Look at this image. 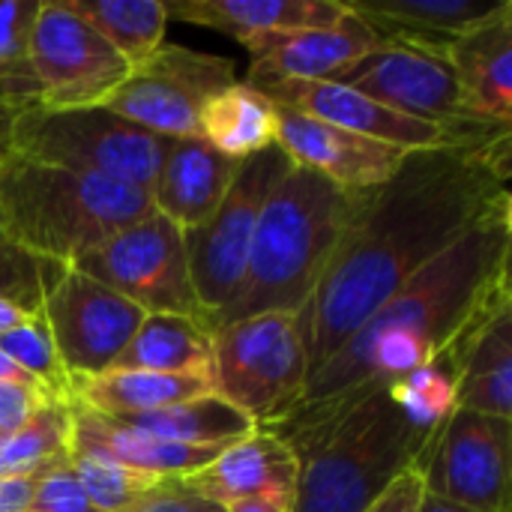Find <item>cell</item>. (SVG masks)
<instances>
[{"label": "cell", "mask_w": 512, "mask_h": 512, "mask_svg": "<svg viewBox=\"0 0 512 512\" xmlns=\"http://www.w3.org/2000/svg\"><path fill=\"white\" fill-rule=\"evenodd\" d=\"M510 144V132H495L408 150L387 183L366 189L303 309L309 378L408 279L512 210Z\"/></svg>", "instance_id": "obj_1"}, {"label": "cell", "mask_w": 512, "mask_h": 512, "mask_svg": "<svg viewBox=\"0 0 512 512\" xmlns=\"http://www.w3.org/2000/svg\"><path fill=\"white\" fill-rule=\"evenodd\" d=\"M510 255L512 210H507L468 231L378 306L306 381L294 411L267 432L291 447L420 369L447 366L459 378L468 342L512 300Z\"/></svg>", "instance_id": "obj_2"}, {"label": "cell", "mask_w": 512, "mask_h": 512, "mask_svg": "<svg viewBox=\"0 0 512 512\" xmlns=\"http://www.w3.org/2000/svg\"><path fill=\"white\" fill-rule=\"evenodd\" d=\"M363 195L291 162L261 207L243 285L207 330L264 312H303Z\"/></svg>", "instance_id": "obj_3"}, {"label": "cell", "mask_w": 512, "mask_h": 512, "mask_svg": "<svg viewBox=\"0 0 512 512\" xmlns=\"http://www.w3.org/2000/svg\"><path fill=\"white\" fill-rule=\"evenodd\" d=\"M444 423L417 417L399 384L366 396L291 444L300 471L288 512H366L405 471L426 468Z\"/></svg>", "instance_id": "obj_4"}, {"label": "cell", "mask_w": 512, "mask_h": 512, "mask_svg": "<svg viewBox=\"0 0 512 512\" xmlns=\"http://www.w3.org/2000/svg\"><path fill=\"white\" fill-rule=\"evenodd\" d=\"M153 213L144 189L99 174L9 156L0 171V225L12 246L54 264L81 255Z\"/></svg>", "instance_id": "obj_5"}, {"label": "cell", "mask_w": 512, "mask_h": 512, "mask_svg": "<svg viewBox=\"0 0 512 512\" xmlns=\"http://www.w3.org/2000/svg\"><path fill=\"white\" fill-rule=\"evenodd\" d=\"M213 336V393L243 411L255 429L288 417L309 378L306 315L264 312L225 324Z\"/></svg>", "instance_id": "obj_6"}, {"label": "cell", "mask_w": 512, "mask_h": 512, "mask_svg": "<svg viewBox=\"0 0 512 512\" xmlns=\"http://www.w3.org/2000/svg\"><path fill=\"white\" fill-rule=\"evenodd\" d=\"M171 138L153 135L105 105L24 108L12 129V153L39 165L99 174L150 195Z\"/></svg>", "instance_id": "obj_7"}, {"label": "cell", "mask_w": 512, "mask_h": 512, "mask_svg": "<svg viewBox=\"0 0 512 512\" xmlns=\"http://www.w3.org/2000/svg\"><path fill=\"white\" fill-rule=\"evenodd\" d=\"M288 168L291 159L279 144L243 159L210 219H204L198 228L183 231L189 279L201 306L204 327L237 297L246 276V258L261 207Z\"/></svg>", "instance_id": "obj_8"}, {"label": "cell", "mask_w": 512, "mask_h": 512, "mask_svg": "<svg viewBox=\"0 0 512 512\" xmlns=\"http://www.w3.org/2000/svg\"><path fill=\"white\" fill-rule=\"evenodd\" d=\"M333 81L405 117L435 123L453 141L510 132L507 123H492L474 114L444 51L429 45L381 39L375 51L363 54Z\"/></svg>", "instance_id": "obj_9"}, {"label": "cell", "mask_w": 512, "mask_h": 512, "mask_svg": "<svg viewBox=\"0 0 512 512\" xmlns=\"http://www.w3.org/2000/svg\"><path fill=\"white\" fill-rule=\"evenodd\" d=\"M39 315L54 339L72 387L111 372L144 318V312L126 297L81 270L54 261H42Z\"/></svg>", "instance_id": "obj_10"}, {"label": "cell", "mask_w": 512, "mask_h": 512, "mask_svg": "<svg viewBox=\"0 0 512 512\" xmlns=\"http://www.w3.org/2000/svg\"><path fill=\"white\" fill-rule=\"evenodd\" d=\"M72 267L126 297L144 315L159 312L201 321L183 231L156 210L81 255Z\"/></svg>", "instance_id": "obj_11"}, {"label": "cell", "mask_w": 512, "mask_h": 512, "mask_svg": "<svg viewBox=\"0 0 512 512\" xmlns=\"http://www.w3.org/2000/svg\"><path fill=\"white\" fill-rule=\"evenodd\" d=\"M234 81V60L186 45H162L153 57L132 66L102 105L153 135L198 138L204 105Z\"/></svg>", "instance_id": "obj_12"}, {"label": "cell", "mask_w": 512, "mask_h": 512, "mask_svg": "<svg viewBox=\"0 0 512 512\" xmlns=\"http://www.w3.org/2000/svg\"><path fill=\"white\" fill-rule=\"evenodd\" d=\"M30 66L39 105H102L129 75L114 45L84 21L69 0H42L30 33Z\"/></svg>", "instance_id": "obj_13"}, {"label": "cell", "mask_w": 512, "mask_h": 512, "mask_svg": "<svg viewBox=\"0 0 512 512\" xmlns=\"http://www.w3.org/2000/svg\"><path fill=\"white\" fill-rule=\"evenodd\" d=\"M512 420L453 408L423 468L426 495L477 512L510 507Z\"/></svg>", "instance_id": "obj_14"}, {"label": "cell", "mask_w": 512, "mask_h": 512, "mask_svg": "<svg viewBox=\"0 0 512 512\" xmlns=\"http://www.w3.org/2000/svg\"><path fill=\"white\" fill-rule=\"evenodd\" d=\"M378 45L381 36L354 9H348L330 27L264 33L246 42V51L252 54L246 84L258 87L270 81H333Z\"/></svg>", "instance_id": "obj_15"}, {"label": "cell", "mask_w": 512, "mask_h": 512, "mask_svg": "<svg viewBox=\"0 0 512 512\" xmlns=\"http://www.w3.org/2000/svg\"><path fill=\"white\" fill-rule=\"evenodd\" d=\"M273 108H276V144L285 150V156L294 165L309 168L342 189L366 192L387 183L408 153L381 144L375 138L339 129L333 123L315 120L309 114L279 105Z\"/></svg>", "instance_id": "obj_16"}, {"label": "cell", "mask_w": 512, "mask_h": 512, "mask_svg": "<svg viewBox=\"0 0 512 512\" xmlns=\"http://www.w3.org/2000/svg\"><path fill=\"white\" fill-rule=\"evenodd\" d=\"M255 90L264 93L279 108L309 114L315 120L333 123L339 129L375 138L399 150H429L453 141L435 123L405 117L336 81H270V84H258Z\"/></svg>", "instance_id": "obj_17"}, {"label": "cell", "mask_w": 512, "mask_h": 512, "mask_svg": "<svg viewBox=\"0 0 512 512\" xmlns=\"http://www.w3.org/2000/svg\"><path fill=\"white\" fill-rule=\"evenodd\" d=\"M300 462L288 444H282L273 432L255 429L246 438L228 444L207 468L183 477L186 489L219 504L234 507L252 498L288 495L294 498Z\"/></svg>", "instance_id": "obj_18"}, {"label": "cell", "mask_w": 512, "mask_h": 512, "mask_svg": "<svg viewBox=\"0 0 512 512\" xmlns=\"http://www.w3.org/2000/svg\"><path fill=\"white\" fill-rule=\"evenodd\" d=\"M237 165L201 138H171L150 189L153 210L180 231L198 228L225 198Z\"/></svg>", "instance_id": "obj_19"}, {"label": "cell", "mask_w": 512, "mask_h": 512, "mask_svg": "<svg viewBox=\"0 0 512 512\" xmlns=\"http://www.w3.org/2000/svg\"><path fill=\"white\" fill-rule=\"evenodd\" d=\"M444 57L474 114L512 126V0L450 39Z\"/></svg>", "instance_id": "obj_20"}, {"label": "cell", "mask_w": 512, "mask_h": 512, "mask_svg": "<svg viewBox=\"0 0 512 512\" xmlns=\"http://www.w3.org/2000/svg\"><path fill=\"white\" fill-rule=\"evenodd\" d=\"M72 450L99 456L120 468L150 477H189L207 468L225 447H186L147 438L78 402H72Z\"/></svg>", "instance_id": "obj_21"}, {"label": "cell", "mask_w": 512, "mask_h": 512, "mask_svg": "<svg viewBox=\"0 0 512 512\" xmlns=\"http://www.w3.org/2000/svg\"><path fill=\"white\" fill-rule=\"evenodd\" d=\"M165 12L168 18L228 33L246 45L264 33L330 27L348 9L342 0H174L165 3Z\"/></svg>", "instance_id": "obj_22"}, {"label": "cell", "mask_w": 512, "mask_h": 512, "mask_svg": "<svg viewBox=\"0 0 512 512\" xmlns=\"http://www.w3.org/2000/svg\"><path fill=\"white\" fill-rule=\"evenodd\" d=\"M507 0H345L381 39H402L444 51L450 39L492 18Z\"/></svg>", "instance_id": "obj_23"}, {"label": "cell", "mask_w": 512, "mask_h": 512, "mask_svg": "<svg viewBox=\"0 0 512 512\" xmlns=\"http://www.w3.org/2000/svg\"><path fill=\"white\" fill-rule=\"evenodd\" d=\"M456 408L512 420V300L468 342L456 378Z\"/></svg>", "instance_id": "obj_24"}, {"label": "cell", "mask_w": 512, "mask_h": 512, "mask_svg": "<svg viewBox=\"0 0 512 512\" xmlns=\"http://www.w3.org/2000/svg\"><path fill=\"white\" fill-rule=\"evenodd\" d=\"M213 393L204 375H162L138 369H111L99 378L75 384L72 402L102 414V417H135L171 408L177 402Z\"/></svg>", "instance_id": "obj_25"}, {"label": "cell", "mask_w": 512, "mask_h": 512, "mask_svg": "<svg viewBox=\"0 0 512 512\" xmlns=\"http://www.w3.org/2000/svg\"><path fill=\"white\" fill-rule=\"evenodd\" d=\"M213 336L210 330L183 315H144L132 342L114 369L162 372V375H204L210 378Z\"/></svg>", "instance_id": "obj_26"}, {"label": "cell", "mask_w": 512, "mask_h": 512, "mask_svg": "<svg viewBox=\"0 0 512 512\" xmlns=\"http://www.w3.org/2000/svg\"><path fill=\"white\" fill-rule=\"evenodd\" d=\"M108 420L135 429L147 438L186 444V447H228L246 438L249 432H255V423L216 393H204L162 411L135 414V417H108Z\"/></svg>", "instance_id": "obj_27"}, {"label": "cell", "mask_w": 512, "mask_h": 512, "mask_svg": "<svg viewBox=\"0 0 512 512\" xmlns=\"http://www.w3.org/2000/svg\"><path fill=\"white\" fill-rule=\"evenodd\" d=\"M198 138L222 156L243 162L276 144V108L246 81H234L204 105Z\"/></svg>", "instance_id": "obj_28"}, {"label": "cell", "mask_w": 512, "mask_h": 512, "mask_svg": "<svg viewBox=\"0 0 512 512\" xmlns=\"http://www.w3.org/2000/svg\"><path fill=\"white\" fill-rule=\"evenodd\" d=\"M69 6L114 45L129 69L165 45V0H69Z\"/></svg>", "instance_id": "obj_29"}, {"label": "cell", "mask_w": 512, "mask_h": 512, "mask_svg": "<svg viewBox=\"0 0 512 512\" xmlns=\"http://www.w3.org/2000/svg\"><path fill=\"white\" fill-rule=\"evenodd\" d=\"M72 447V402H45L21 429L0 438V480L36 477L66 462Z\"/></svg>", "instance_id": "obj_30"}, {"label": "cell", "mask_w": 512, "mask_h": 512, "mask_svg": "<svg viewBox=\"0 0 512 512\" xmlns=\"http://www.w3.org/2000/svg\"><path fill=\"white\" fill-rule=\"evenodd\" d=\"M42 0H0V105H39L30 66V33Z\"/></svg>", "instance_id": "obj_31"}, {"label": "cell", "mask_w": 512, "mask_h": 512, "mask_svg": "<svg viewBox=\"0 0 512 512\" xmlns=\"http://www.w3.org/2000/svg\"><path fill=\"white\" fill-rule=\"evenodd\" d=\"M0 351L18 366L24 369L51 399L57 402H72V381L60 363V354L54 348V339L42 321V315L24 318L21 324L9 327L0 333Z\"/></svg>", "instance_id": "obj_32"}, {"label": "cell", "mask_w": 512, "mask_h": 512, "mask_svg": "<svg viewBox=\"0 0 512 512\" xmlns=\"http://www.w3.org/2000/svg\"><path fill=\"white\" fill-rule=\"evenodd\" d=\"M69 465L81 489L87 492V498L102 512H129L162 483V477L138 474V471L120 468L114 462H105L99 456H90L72 447H69Z\"/></svg>", "instance_id": "obj_33"}, {"label": "cell", "mask_w": 512, "mask_h": 512, "mask_svg": "<svg viewBox=\"0 0 512 512\" xmlns=\"http://www.w3.org/2000/svg\"><path fill=\"white\" fill-rule=\"evenodd\" d=\"M27 512H102L81 489L69 459L36 474L33 498Z\"/></svg>", "instance_id": "obj_34"}, {"label": "cell", "mask_w": 512, "mask_h": 512, "mask_svg": "<svg viewBox=\"0 0 512 512\" xmlns=\"http://www.w3.org/2000/svg\"><path fill=\"white\" fill-rule=\"evenodd\" d=\"M129 512H228L225 507L195 495L192 489H186L183 477H171L162 480L144 501H138Z\"/></svg>", "instance_id": "obj_35"}, {"label": "cell", "mask_w": 512, "mask_h": 512, "mask_svg": "<svg viewBox=\"0 0 512 512\" xmlns=\"http://www.w3.org/2000/svg\"><path fill=\"white\" fill-rule=\"evenodd\" d=\"M45 402H51V396L39 387L0 381V438L21 429Z\"/></svg>", "instance_id": "obj_36"}, {"label": "cell", "mask_w": 512, "mask_h": 512, "mask_svg": "<svg viewBox=\"0 0 512 512\" xmlns=\"http://www.w3.org/2000/svg\"><path fill=\"white\" fill-rule=\"evenodd\" d=\"M423 495H426V489H423V471L420 468H411V471H405L366 512H417Z\"/></svg>", "instance_id": "obj_37"}, {"label": "cell", "mask_w": 512, "mask_h": 512, "mask_svg": "<svg viewBox=\"0 0 512 512\" xmlns=\"http://www.w3.org/2000/svg\"><path fill=\"white\" fill-rule=\"evenodd\" d=\"M36 477H15L0 480V512H27L33 498Z\"/></svg>", "instance_id": "obj_38"}, {"label": "cell", "mask_w": 512, "mask_h": 512, "mask_svg": "<svg viewBox=\"0 0 512 512\" xmlns=\"http://www.w3.org/2000/svg\"><path fill=\"white\" fill-rule=\"evenodd\" d=\"M291 510V498L288 495H267V498H252L243 504L228 507V512H288Z\"/></svg>", "instance_id": "obj_39"}, {"label": "cell", "mask_w": 512, "mask_h": 512, "mask_svg": "<svg viewBox=\"0 0 512 512\" xmlns=\"http://www.w3.org/2000/svg\"><path fill=\"white\" fill-rule=\"evenodd\" d=\"M18 114H21L18 108L0 105V171L6 165V159L12 156V129H15Z\"/></svg>", "instance_id": "obj_40"}, {"label": "cell", "mask_w": 512, "mask_h": 512, "mask_svg": "<svg viewBox=\"0 0 512 512\" xmlns=\"http://www.w3.org/2000/svg\"><path fill=\"white\" fill-rule=\"evenodd\" d=\"M0 381H9V384H27V387H39V384H36V381H33V378H30L24 369H18V366H15V363H12V360L3 354V351H0ZM39 390H42V387H39Z\"/></svg>", "instance_id": "obj_41"}, {"label": "cell", "mask_w": 512, "mask_h": 512, "mask_svg": "<svg viewBox=\"0 0 512 512\" xmlns=\"http://www.w3.org/2000/svg\"><path fill=\"white\" fill-rule=\"evenodd\" d=\"M417 512H477V510L459 507V504H453V501H444V498H435V495H423V501H420Z\"/></svg>", "instance_id": "obj_42"}, {"label": "cell", "mask_w": 512, "mask_h": 512, "mask_svg": "<svg viewBox=\"0 0 512 512\" xmlns=\"http://www.w3.org/2000/svg\"><path fill=\"white\" fill-rule=\"evenodd\" d=\"M24 318H33V315H27V312H21L18 306H12V303L0 300V333H3V330H9V327H15V324H21Z\"/></svg>", "instance_id": "obj_43"}, {"label": "cell", "mask_w": 512, "mask_h": 512, "mask_svg": "<svg viewBox=\"0 0 512 512\" xmlns=\"http://www.w3.org/2000/svg\"><path fill=\"white\" fill-rule=\"evenodd\" d=\"M9 240H6V234H3V225H0V246H6Z\"/></svg>", "instance_id": "obj_44"}]
</instances>
